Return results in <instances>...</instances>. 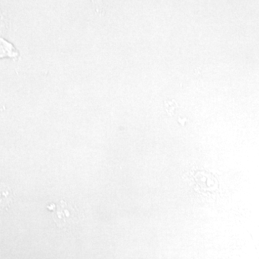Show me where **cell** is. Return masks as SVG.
I'll list each match as a JSON object with an SVG mask.
<instances>
[{
	"mask_svg": "<svg viewBox=\"0 0 259 259\" xmlns=\"http://www.w3.org/2000/svg\"><path fill=\"white\" fill-rule=\"evenodd\" d=\"M47 209L52 213L53 220L59 228H68L79 221L76 209L63 199H61L58 204H49Z\"/></svg>",
	"mask_w": 259,
	"mask_h": 259,
	"instance_id": "6da1fadb",
	"label": "cell"
},
{
	"mask_svg": "<svg viewBox=\"0 0 259 259\" xmlns=\"http://www.w3.org/2000/svg\"><path fill=\"white\" fill-rule=\"evenodd\" d=\"M8 2L0 1V37L8 38L11 29V14Z\"/></svg>",
	"mask_w": 259,
	"mask_h": 259,
	"instance_id": "7a4b0ae2",
	"label": "cell"
},
{
	"mask_svg": "<svg viewBox=\"0 0 259 259\" xmlns=\"http://www.w3.org/2000/svg\"><path fill=\"white\" fill-rule=\"evenodd\" d=\"M20 57V52L13 42L8 39L0 37V59H9L17 60Z\"/></svg>",
	"mask_w": 259,
	"mask_h": 259,
	"instance_id": "3957f363",
	"label": "cell"
},
{
	"mask_svg": "<svg viewBox=\"0 0 259 259\" xmlns=\"http://www.w3.org/2000/svg\"><path fill=\"white\" fill-rule=\"evenodd\" d=\"M15 197L12 188L3 184L0 185V207L2 209H9L14 203Z\"/></svg>",
	"mask_w": 259,
	"mask_h": 259,
	"instance_id": "277c9868",
	"label": "cell"
}]
</instances>
